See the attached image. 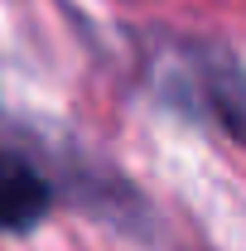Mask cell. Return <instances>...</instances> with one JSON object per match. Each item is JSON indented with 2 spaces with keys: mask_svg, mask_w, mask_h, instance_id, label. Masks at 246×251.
<instances>
[{
  "mask_svg": "<svg viewBox=\"0 0 246 251\" xmlns=\"http://www.w3.org/2000/svg\"><path fill=\"white\" fill-rule=\"evenodd\" d=\"M174 101H184L188 111L213 116L227 135L246 140V73L222 53H174L169 73Z\"/></svg>",
  "mask_w": 246,
  "mask_h": 251,
  "instance_id": "6da1fadb",
  "label": "cell"
},
{
  "mask_svg": "<svg viewBox=\"0 0 246 251\" xmlns=\"http://www.w3.org/2000/svg\"><path fill=\"white\" fill-rule=\"evenodd\" d=\"M53 208V184L25 155L0 150V232H34Z\"/></svg>",
  "mask_w": 246,
  "mask_h": 251,
  "instance_id": "7a4b0ae2",
  "label": "cell"
}]
</instances>
